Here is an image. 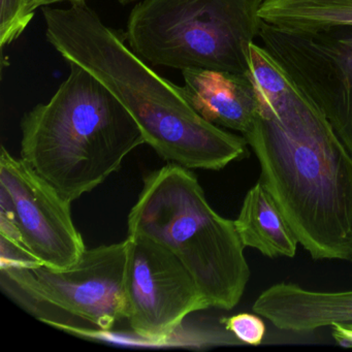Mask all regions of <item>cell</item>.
I'll return each mask as SVG.
<instances>
[{
	"mask_svg": "<svg viewBox=\"0 0 352 352\" xmlns=\"http://www.w3.org/2000/svg\"><path fill=\"white\" fill-rule=\"evenodd\" d=\"M220 322L226 331L232 333L241 343L246 345L257 346L261 344L267 329L263 317L252 313H240L224 317Z\"/></svg>",
	"mask_w": 352,
	"mask_h": 352,
	"instance_id": "obj_14",
	"label": "cell"
},
{
	"mask_svg": "<svg viewBox=\"0 0 352 352\" xmlns=\"http://www.w3.org/2000/svg\"><path fill=\"white\" fill-rule=\"evenodd\" d=\"M252 309L277 329L308 333L335 323H352V290L315 292L281 282L263 290Z\"/></svg>",
	"mask_w": 352,
	"mask_h": 352,
	"instance_id": "obj_10",
	"label": "cell"
},
{
	"mask_svg": "<svg viewBox=\"0 0 352 352\" xmlns=\"http://www.w3.org/2000/svg\"><path fill=\"white\" fill-rule=\"evenodd\" d=\"M126 240V320L138 337L166 341L191 313L211 308L170 251L146 236L129 234Z\"/></svg>",
	"mask_w": 352,
	"mask_h": 352,
	"instance_id": "obj_8",
	"label": "cell"
},
{
	"mask_svg": "<svg viewBox=\"0 0 352 352\" xmlns=\"http://www.w3.org/2000/svg\"><path fill=\"white\" fill-rule=\"evenodd\" d=\"M185 96L206 120L221 129L246 133L257 109L256 91L248 75L189 69L182 71Z\"/></svg>",
	"mask_w": 352,
	"mask_h": 352,
	"instance_id": "obj_11",
	"label": "cell"
},
{
	"mask_svg": "<svg viewBox=\"0 0 352 352\" xmlns=\"http://www.w3.org/2000/svg\"><path fill=\"white\" fill-rule=\"evenodd\" d=\"M331 327V336L338 345L352 348V323H335Z\"/></svg>",
	"mask_w": 352,
	"mask_h": 352,
	"instance_id": "obj_15",
	"label": "cell"
},
{
	"mask_svg": "<svg viewBox=\"0 0 352 352\" xmlns=\"http://www.w3.org/2000/svg\"><path fill=\"white\" fill-rule=\"evenodd\" d=\"M129 234L164 246L186 267L210 306L232 310L251 271L234 220L210 205L192 170L168 162L144 178Z\"/></svg>",
	"mask_w": 352,
	"mask_h": 352,
	"instance_id": "obj_4",
	"label": "cell"
},
{
	"mask_svg": "<svg viewBox=\"0 0 352 352\" xmlns=\"http://www.w3.org/2000/svg\"><path fill=\"white\" fill-rule=\"evenodd\" d=\"M121 3H129V0H119Z\"/></svg>",
	"mask_w": 352,
	"mask_h": 352,
	"instance_id": "obj_17",
	"label": "cell"
},
{
	"mask_svg": "<svg viewBox=\"0 0 352 352\" xmlns=\"http://www.w3.org/2000/svg\"><path fill=\"white\" fill-rule=\"evenodd\" d=\"M258 38L352 154V25L283 30L261 20Z\"/></svg>",
	"mask_w": 352,
	"mask_h": 352,
	"instance_id": "obj_7",
	"label": "cell"
},
{
	"mask_svg": "<svg viewBox=\"0 0 352 352\" xmlns=\"http://www.w3.org/2000/svg\"><path fill=\"white\" fill-rule=\"evenodd\" d=\"M131 1H138V0H131Z\"/></svg>",
	"mask_w": 352,
	"mask_h": 352,
	"instance_id": "obj_18",
	"label": "cell"
},
{
	"mask_svg": "<svg viewBox=\"0 0 352 352\" xmlns=\"http://www.w3.org/2000/svg\"><path fill=\"white\" fill-rule=\"evenodd\" d=\"M49 102L22 117L20 157L69 203L119 170L145 139L135 119L94 75L69 63Z\"/></svg>",
	"mask_w": 352,
	"mask_h": 352,
	"instance_id": "obj_3",
	"label": "cell"
},
{
	"mask_svg": "<svg viewBox=\"0 0 352 352\" xmlns=\"http://www.w3.org/2000/svg\"><path fill=\"white\" fill-rule=\"evenodd\" d=\"M127 240L86 249L73 267L0 265V284L38 320L77 333L109 331L126 319Z\"/></svg>",
	"mask_w": 352,
	"mask_h": 352,
	"instance_id": "obj_6",
	"label": "cell"
},
{
	"mask_svg": "<svg viewBox=\"0 0 352 352\" xmlns=\"http://www.w3.org/2000/svg\"><path fill=\"white\" fill-rule=\"evenodd\" d=\"M257 109L243 135L261 181L314 261L352 263V154L263 47L249 48Z\"/></svg>",
	"mask_w": 352,
	"mask_h": 352,
	"instance_id": "obj_1",
	"label": "cell"
},
{
	"mask_svg": "<svg viewBox=\"0 0 352 352\" xmlns=\"http://www.w3.org/2000/svg\"><path fill=\"white\" fill-rule=\"evenodd\" d=\"M263 0H142L127 20L125 40L153 65L249 74Z\"/></svg>",
	"mask_w": 352,
	"mask_h": 352,
	"instance_id": "obj_5",
	"label": "cell"
},
{
	"mask_svg": "<svg viewBox=\"0 0 352 352\" xmlns=\"http://www.w3.org/2000/svg\"><path fill=\"white\" fill-rule=\"evenodd\" d=\"M0 195L11 205L24 247L41 265L65 270L81 259L85 243L74 223L72 203L3 146Z\"/></svg>",
	"mask_w": 352,
	"mask_h": 352,
	"instance_id": "obj_9",
	"label": "cell"
},
{
	"mask_svg": "<svg viewBox=\"0 0 352 352\" xmlns=\"http://www.w3.org/2000/svg\"><path fill=\"white\" fill-rule=\"evenodd\" d=\"M63 1H75V0H26L28 11L30 14L34 15V12L38 8L49 7V6L54 5V3H63Z\"/></svg>",
	"mask_w": 352,
	"mask_h": 352,
	"instance_id": "obj_16",
	"label": "cell"
},
{
	"mask_svg": "<svg viewBox=\"0 0 352 352\" xmlns=\"http://www.w3.org/2000/svg\"><path fill=\"white\" fill-rule=\"evenodd\" d=\"M259 17L283 30L352 25V0H263Z\"/></svg>",
	"mask_w": 352,
	"mask_h": 352,
	"instance_id": "obj_13",
	"label": "cell"
},
{
	"mask_svg": "<svg viewBox=\"0 0 352 352\" xmlns=\"http://www.w3.org/2000/svg\"><path fill=\"white\" fill-rule=\"evenodd\" d=\"M234 221L245 248L270 258L296 255L300 243L261 180L249 189Z\"/></svg>",
	"mask_w": 352,
	"mask_h": 352,
	"instance_id": "obj_12",
	"label": "cell"
},
{
	"mask_svg": "<svg viewBox=\"0 0 352 352\" xmlns=\"http://www.w3.org/2000/svg\"><path fill=\"white\" fill-rule=\"evenodd\" d=\"M47 41L67 63L100 80L135 119L160 157L189 170H220L248 157L245 138L212 124L191 106L183 87L158 75L125 38L86 3L42 8Z\"/></svg>",
	"mask_w": 352,
	"mask_h": 352,
	"instance_id": "obj_2",
	"label": "cell"
}]
</instances>
